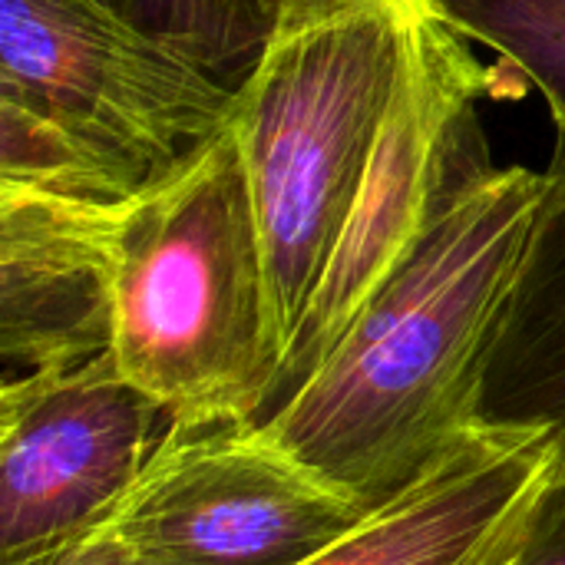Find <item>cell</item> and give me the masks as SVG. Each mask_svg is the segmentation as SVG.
Segmentation results:
<instances>
[{
	"mask_svg": "<svg viewBox=\"0 0 565 565\" xmlns=\"http://www.w3.org/2000/svg\"><path fill=\"white\" fill-rule=\"evenodd\" d=\"M546 169L483 166L437 212L318 371L258 427L374 513L473 427L540 212Z\"/></svg>",
	"mask_w": 565,
	"mask_h": 565,
	"instance_id": "obj_1",
	"label": "cell"
},
{
	"mask_svg": "<svg viewBox=\"0 0 565 565\" xmlns=\"http://www.w3.org/2000/svg\"><path fill=\"white\" fill-rule=\"evenodd\" d=\"M113 358L169 420L262 424L285 354L235 126L119 205Z\"/></svg>",
	"mask_w": 565,
	"mask_h": 565,
	"instance_id": "obj_2",
	"label": "cell"
},
{
	"mask_svg": "<svg viewBox=\"0 0 565 565\" xmlns=\"http://www.w3.org/2000/svg\"><path fill=\"white\" fill-rule=\"evenodd\" d=\"M235 99L89 0H0V189L126 205L222 136Z\"/></svg>",
	"mask_w": 565,
	"mask_h": 565,
	"instance_id": "obj_3",
	"label": "cell"
},
{
	"mask_svg": "<svg viewBox=\"0 0 565 565\" xmlns=\"http://www.w3.org/2000/svg\"><path fill=\"white\" fill-rule=\"evenodd\" d=\"M407 7L275 33L238 89L232 126L285 358L367 179L404 63Z\"/></svg>",
	"mask_w": 565,
	"mask_h": 565,
	"instance_id": "obj_4",
	"label": "cell"
},
{
	"mask_svg": "<svg viewBox=\"0 0 565 565\" xmlns=\"http://www.w3.org/2000/svg\"><path fill=\"white\" fill-rule=\"evenodd\" d=\"M493 83V70L430 0L407 7L404 63L367 179L288 348L265 417L318 371L447 199L493 162L477 113Z\"/></svg>",
	"mask_w": 565,
	"mask_h": 565,
	"instance_id": "obj_5",
	"label": "cell"
},
{
	"mask_svg": "<svg viewBox=\"0 0 565 565\" xmlns=\"http://www.w3.org/2000/svg\"><path fill=\"white\" fill-rule=\"evenodd\" d=\"M367 513L248 420H169L103 523L142 565H301Z\"/></svg>",
	"mask_w": 565,
	"mask_h": 565,
	"instance_id": "obj_6",
	"label": "cell"
},
{
	"mask_svg": "<svg viewBox=\"0 0 565 565\" xmlns=\"http://www.w3.org/2000/svg\"><path fill=\"white\" fill-rule=\"evenodd\" d=\"M166 411L113 354L7 377L0 391V565L99 530L142 473Z\"/></svg>",
	"mask_w": 565,
	"mask_h": 565,
	"instance_id": "obj_7",
	"label": "cell"
},
{
	"mask_svg": "<svg viewBox=\"0 0 565 565\" xmlns=\"http://www.w3.org/2000/svg\"><path fill=\"white\" fill-rule=\"evenodd\" d=\"M559 470L553 434L480 424L407 493L301 565H510Z\"/></svg>",
	"mask_w": 565,
	"mask_h": 565,
	"instance_id": "obj_8",
	"label": "cell"
},
{
	"mask_svg": "<svg viewBox=\"0 0 565 565\" xmlns=\"http://www.w3.org/2000/svg\"><path fill=\"white\" fill-rule=\"evenodd\" d=\"M119 205L0 189V361L7 377L113 354Z\"/></svg>",
	"mask_w": 565,
	"mask_h": 565,
	"instance_id": "obj_9",
	"label": "cell"
},
{
	"mask_svg": "<svg viewBox=\"0 0 565 565\" xmlns=\"http://www.w3.org/2000/svg\"><path fill=\"white\" fill-rule=\"evenodd\" d=\"M546 175V205L487 367L480 424L553 434L565 470V126H556Z\"/></svg>",
	"mask_w": 565,
	"mask_h": 565,
	"instance_id": "obj_10",
	"label": "cell"
},
{
	"mask_svg": "<svg viewBox=\"0 0 565 565\" xmlns=\"http://www.w3.org/2000/svg\"><path fill=\"white\" fill-rule=\"evenodd\" d=\"M142 40L242 89L271 46L265 0H89Z\"/></svg>",
	"mask_w": 565,
	"mask_h": 565,
	"instance_id": "obj_11",
	"label": "cell"
},
{
	"mask_svg": "<svg viewBox=\"0 0 565 565\" xmlns=\"http://www.w3.org/2000/svg\"><path fill=\"white\" fill-rule=\"evenodd\" d=\"M470 43L493 50L565 126V0H430Z\"/></svg>",
	"mask_w": 565,
	"mask_h": 565,
	"instance_id": "obj_12",
	"label": "cell"
},
{
	"mask_svg": "<svg viewBox=\"0 0 565 565\" xmlns=\"http://www.w3.org/2000/svg\"><path fill=\"white\" fill-rule=\"evenodd\" d=\"M510 565H565V470L540 497L526 543Z\"/></svg>",
	"mask_w": 565,
	"mask_h": 565,
	"instance_id": "obj_13",
	"label": "cell"
},
{
	"mask_svg": "<svg viewBox=\"0 0 565 565\" xmlns=\"http://www.w3.org/2000/svg\"><path fill=\"white\" fill-rule=\"evenodd\" d=\"M384 3L404 7L414 0H265L275 33L305 30V26L328 23V20H338V17H348V13H358L367 7H384Z\"/></svg>",
	"mask_w": 565,
	"mask_h": 565,
	"instance_id": "obj_14",
	"label": "cell"
},
{
	"mask_svg": "<svg viewBox=\"0 0 565 565\" xmlns=\"http://www.w3.org/2000/svg\"><path fill=\"white\" fill-rule=\"evenodd\" d=\"M13 565H142L106 526Z\"/></svg>",
	"mask_w": 565,
	"mask_h": 565,
	"instance_id": "obj_15",
	"label": "cell"
}]
</instances>
